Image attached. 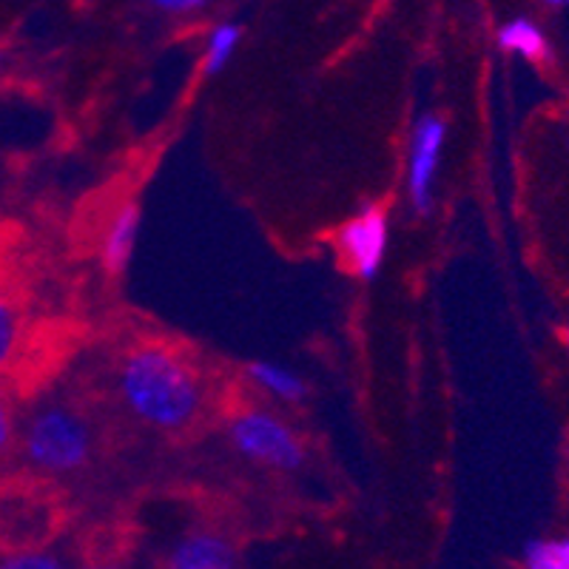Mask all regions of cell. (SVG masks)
<instances>
[{
    "label": "cell",
    "instance_id": "1",
    "mask_svg": "<svg viewBox=\"0 0 569 569\" xmlns=\"http://www.w3.org/2000/svg\"><path fill=\"white\" fill-rule=\"evenodd\" d=\"M111 379L131 419L166 439L197 436L222 401L194 350L160 333H140L117 350Z\"/></svg>",
    "mask_w": 569,
    "mask_h": 569
},
{
    "label": "cell",
    "instance_id": "2",
    "mask_svg": "<svg viewBox=\"0 0 569 569\" xmlns=\"http://www.w3.org/2000/svg\"><path fill=\"white\" fill-rule=\"evenodd\" d=\"M109 445L98 405L80 390L34 393L20 413L18 459L23 470L49 481H71L94 470Z\"/></svg>",
    "mask_w": 569,
    "mask_h": 569
},
{
    "label": "cell",
    "instance_id": "3",
    "mask_svg": "<svg viewBox=\"0 0 569 569\" xmlns=\"http://www.w3.org/2000/svg\"><path fill=\"white\" fill-rule=\"evenodd\" d=\"M69 521V507L54 481L27 470L0 476V552L43 550Z\"/></svg>",
    "mask_w": 569,
    "mask_h": 569
},
{
    "label": "cell",
    "instance_id": "4",
    "mask_svg": "<svg viewBox=\"0 0 569 569\" xmlns=\"http://www.w3.org/2000/svg\"><path fill=\"white\" fill-rule=\"evenodd\" d=\"M231 399V393H222ZM228 419V436L231 445L246 459L259 465L277 467V470H299L305 461L302 439L293 433L291 425H284L271 410L251 405V401H222Z\"/></svg>",
    "mask_w": 569,
    "mask_h": 569
},
{
    "label": "cell",
    "instance_id": "5",
    "mask_svg": "<svg viewBox=\"0 0 569 569\" xmlns=\"http://www.w3.org/2000/svg\"><path fill=\"white\" fill-rule=\"evenodd\" d=\"M337 246L350 271L359 279H376L388 251V211L382 206L365 208L339 231Z\"/></svg>",
    "mask_w": 569,
    "mask_h": 569
},
{
    "label": "cell",
    "instance_id": "6",
    "mask_svg": "<svg viewBox=\"0 0 569 569\" xmlns=\"http://www.w3.org/2000/svg\"><path fill=\"white\" fill-rule=\"evenodd\" d=\"M447 123L439 114L419 117L413 131V142H410V174H408V191L410 202H413L416 213H430L433 206V177L436 166H439V151L445 146Z\"/></svg>",
    "mask_w": 569,
    "mask_h": 569
},
{
    "label": "cell",
    "instance_id": "7",
    "mask_svg": "<svg viewBox=\"0 0 569 569\" xmlns=\"http://www.w3.org/2000/svg\"><path fill=\"white\" fill-rule=\"evenodd\" d=\"M34 328L29 322V308L23 288L12 279L0 259V379H7L27 353V345L32 339Z\"/></svg>",
    "mask_w": 569,
    "mask_h": 569
},
{
    "label": "cell",
    "instance_id": "8",
    "mask_svg": "<svg viewBox=\"0 0 569 569\" xmlns=\"http://www.w3.org/2000/svg\"><path fill=\"white\" fill-rule=\"evenodd\" d=\"M166 569H237V556L217 532H188L171 547Z\"/></svg>",
    "mask_w": 569,
    "mask_h": 569
},
{
    "label": "cell",
    "instance_id": "9",
    "mask_svg": "<svg viewBox=\"0 0 569 569\" xmlns=\"http://www.w3.org/2000/svg\"><path fill=\"white\" fill-rule=\"evenodd\" d=\"M137 228H140V202H120V206L114 208V217H111L109 226H106L103 246H100L106 273L120 277V273L129 268V259L131 253H134L137 242Z\"/></svg>",
    "mask_w": 569,
    "mask_h": 569
},
{
    "label": "cell",
    "instance_id": "10",
    "mask_svg": "<svg viewBox=\"0 0 569 569\" xmlns=\"http://www.w3.org/2000/svg\"><path fill=\"white\" fill-rule=\"evenodd\" d=\"M496 40L505 52L518 54V58L530 60V63L550 60V40H547V34H543L536 20L525 18V14L507 20L505 27L498 29Z\"/></svg>",
    "mask_w": 569,
    "mask_h": 569
},
{
    "label": "cell",
    "instance_id": "11",
    "mask_svg": "<svg viewBox=\"0 0 569 569\" xmlns=\"http://www.w3.org/2000/svg\"><path fill=\"white\" fill-rule=\"evenodd\" d=\"M18 393L7 379H0V476H7L12 470L14 459H18Z\"/></svg>",
    "mask_w": 569,
    "mask_h": 569
},
{
    "label": "cell",
    "instance_id": "12",
    "mask_svg": "<svg viewBox=\"0 0 569 569\" xmlns=\"http://www.w3.org/2000/svg\"><path fill=\"white\" fill-rule=\"evenodd\" d=\"M248 379L257 382L259 388H266L268 393L279 396L284 401H302L308 396V385L299 379L291 370L277 368L271 362H251L248 365Z\"/></svg>",
    "mask_w": 569,
    "mask_h": 569
},
{
    "label": "cell",
    "instance_id": "13",
    "mask_svg": "<svg viewBox=\"0 0 569 569\" xmlns=\"http://www.w3.org/2000/svg\"><path fill=\"white\" fill-rule=\"evenodd\" d=\"M242 38V29L237 27V23H220V27L213 29L211 38H208V49H206V66H202V71H206L208 78L211 74H217V71L226 69V63L231 60L233 49H237V43H240Z\"/></svg>",
    "mask_w": 569,
    "mask_h": 569
},
{
    "label": "cell",
    "instance_id": "14",
    "mask_svg": "<svg viewBox=\"0 0 569 569\" xmlns=\"http://www.w3.org/2000/svg\"><path fill=\"white\" fill-rule=\"evenodd\" d=\"M525 569H569V538L527 543Z\"/></svg>",
    "mask_w": 569,
    "mask_h": 569
},
{
    "label": "cell",
    "instance_id": "15",
    "mask_svg": "<svg viewBox=\"0 0 569 569\" xmlns=\"http://www.w3.org/2000/svg\"><path fill=\"white\" fill-rule=\"evenodd\" d=\"M0 569H69L66 561L54 552L43 550H18L0 552Z\"/></svg>",
    "mask_w": 569,
    "mask_h": 569
},
{
    "label": "cell",
    "instance_id": "16",
    "mask_svg": "<svg viewBox=\"0 0 569 569\" xmlns=\"http://www.w3.org/2000/svg\"><path fill=\"white\" fill-rule=\"evenodd\" d=\"M151 7L162 9V12L171 14H186V12H197L208 3V0H149Z\"/></svg>",
    "mask_w": 569,
    "mask_h": 569
},
{
    "label": "cell",
    "instance_id": "17",
    "mask_svg": "<svg viewBox=\"0 0 569 569\" xmlns=\"http://www.w3.org/2000/svg\"><path fill=\"white\" fill-rule=\"evenodd\" d=\"M541 3L547 9H556V12H561V9H569V0H541Z\"/></svg>",
    "mask_w": 569,
    "mask_h": 569
},
{
    "label": "cell",
    "instance_id": "18",
    "mask_svg": "<svg viewBox=\"0 0 569 569\" xmlns=\"http://www.w3.org/2000/svg\"><path fill=\"white\" fill-rule=\"evenodd\" d=\"M3 60H7V54H3V46H0V66H3Z\"/></svg>",
    "mask_w": 569,
    "mask_h": 569
},
{
    "label": "cell",
    "instance_id": "19",
    "mask_svg": "<svg viewBox=\"0 0 569 569\" xmlns=\"http://www.w3.org/2000/svg\"><path fill=\"white\" fill-rule=\"evenodd\" d=\"M86 569H114V567H103V563H98V567H86Z\"/></svg>",
    "mask_w": 569,
    "mask_h": 569
},
{
    "label": "cell",
    "instance_id": "20",
    "mask_svg": "<svg viewBox=\"0 0 569 569\" xmlns=\"http://www.w3.org/2000/svg\"><path fill=\"white\" fill-rule=\"evenodd\" d=\"M567 149H569V129H567Z\"/></svg>",
    "mask_w": 569,
    "mask_h": 569
}]
</instances>
